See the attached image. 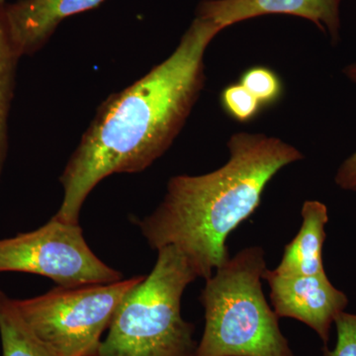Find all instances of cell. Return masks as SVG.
Listing matches in <instances>:
<instances>
[{
  "instance_id": "cell-7",
  "label": "cell",
  "mask_w": 356,
  "mask_h": 356,
  "mask_svg": "<svg viewBox=\"0 0 356 356\" xmlns=\"http://www.w3.org/2000/svg\"><path fill=\"white\" fill-rule=\"evenodd\" d=\"M264 280L270 289L269 297L278 318L303 323L327 346L332 325L348 304L346 295L332 285L327 273L282 275L266 269Z\"/></svg>"
},
{
  "instance_id": "cell-2",
  "label": "cell",
  "mask_w": 356,
  "mask_h": 356,
  "mask_svg": "<svg viewBox=\"0 0 356 356\" xmlns=\"http://www.w3.org/2000/svg\"><path fill=\"white\" fill-rule=\"evenodd\" d=\"M228 149V161L214 172L170 178L156 209L136 222L149 248L175 245L205 280L229 259V236L254 214L267 184L304 159L264 134H234Z\"/></svg>"
},
{
  "instance_id": "cell-13",
  "label": "cell",
  "mask_w": 356,
  "mask_h": 356,
  "mask_svg": "<svg viewBox=\"0 0 356 356\" xmlns=\"http://www.w3.org/2000/svg\"><path fill=\"white\" fill-rule=\"evenodd\" d=\"M241 84L261 102L262 106H268L280 100L282 95V83L273 70L264 67H254L243 72Z\"/></svg>"
},
{
  "instance_id": "cell-11",
  "label": "cell",
  "mask_w": 356,
  "mask_h": 356,
  "mask_svg": "<svg viewBox=\"0 0 356 356\" xmlns=\"http://www.w3.org/2000/svg\"><path fill=\"white\" fill-rule=\"evenodd\" d=\"M2 356H57L35 334L15 301L0 290Z\"/></svg>"
},
{
  "instance_id": "cell-5",
  "label": "cell",
  "mask_w": 356,
  "mask_h": 356,
  "mask_svg": "<svg viewBox=\"0 0 356 356\" xmlns=\"http://www.w3.org/2000/svg\"><path fill=\"white\" fill-rule=\"evenodd\" d=\"M145 276L111 283L56 287L14 300L37 337L57 356H97L103 332L126 294Z\"/></svg>"
},
{
  "instance_id": "cell-12",
  "label": "cell",
  "mask_w": 356,
  "mask_h": 356,
  "mask_svg": "<svg viewBox=\"0 0 356 356\" xmlns=\"http://www.w3.org/2000/svg\"><path fill=\"white\" fill-rule=\"evenodd\" d=\"M18 58L9 41L0 13V170L6 154L7 119L13 97L14 74Z\"/></svg>"
},
{
  "instance_id": "cell-4",
  "label": "cell",
  "mask_w": 356,
  "mask_h": 356,
  "mask_svg": "<svg viewBox=\"0 0 356 356\" xmlns=\"http://www.w3.org/2000/svg\"><path fill=\"white\" fill-rule=\"evenodd\" d=\"M196 278L177 247L159 250L152 273L119 304L97 356H195L194 325L182 318L181 300Z\"/></svg>"
},
{
  "instance_id": "cell-3",
  "label": "cell",
  "mask_w": 356,
  "mask_h": 356,
  "mask_svg": "<svg viewBox=\"0 0 356 356\" xmlns=\"http://www.w3.org/2000/svg\"><path fill=\"white\" fill-rule=\"evenodd\" d=\"M266 252L243 248L206 280L205 325L195 356H295L262 289Z\"/></svg>"
},
{
  "instance_id": "cell-6",
  "label": "cell",
  "mask_w": 356,
  "mask_h": 356,
  "mask_svg": "<svg viewBox=\"0 0 356 356\" xmlns=\"http://www.w3.org/2000/svg\"><path fill=\"white\" fill-rule=\"evenodd\" d=\"M9 271L37 274L65 288L122 280L91 250L79 224L55 217L35 231L0 240V273Z\"/></svg>"
},
{
  "instance_id": "cell-9",
  "label": "cell",
  "mask_w": 356,
  "mask_h": 356,
  "mask_svg": "<svg viewBox=\"0 0 356 356\" xmlns=\"http://www.w3.org/2000/svg\"><path fill=\"white\" fill-rule=\"evenodd\" d=\"M341 0H202L198 4L196 16L213 21L226 29L243 21L284 14L305 18L327 30L332 41L339 40Z\"/></svg>"
},
{
  "instance_id": "cell-8",
  "label": "cell",
  "mask_w": 356,
  "mask_h": 356,
  "mask_svg": "<svg viewBox=\"0 0 356 356\" xmlns=\"http://www.w3.org/2000/svg\"><path fill=\"white\" fill-rule=\"evenodd\" d=\"M105 0H18L2 7V21L18 57L32 55L48 43L67 18L92 10Z\"/></svg>"
},
{
  "instance_id": "cell-1",
  "label": "cell",
  "mask_w": 356,
  "mask_h": 356,
  "mask_svg": "<svg viewBox=\"0 0 356 356\" xmlns=\"http://www.w3.org/2000/svg\"><path fill=\"white\" fill-rule=\"evenodd\" d=\"M222 30L196 16L170 57L99 105L60 175L64 194L53 217L79 224L99 182L115 173L144 172L165 154L203 90L205 51Z\"/></svg>"
},
{
  "instance_id": "cell-17",
  "label": "cell",
  "mask_w": 356,
  "mask_h": 356,
  "mask_svg": "<svg viewBox=\"0 0 356 356\" xmlns=\"http://www.w3.org/2000/svg\"><path fill=\"white\" fill-rule=\"evenodd\" d=\"M4 6H6V0H0V9Z\"/></svg>"
},
{
  "instance_id": "cell-16",
  "label": "cell",
  "mask_w": 356,
  "mask_h": 356,
  "mask_svg": "<svg viewBox=\"0 0 356 356\" xmlns=\"http://www.w3.org/2000/svg\"><path fill=\"white\" fill-rule=\"evenodd\" d=\"M344 74L356 83V63L343 70ZM334 181L339 188L346 191H356V152L346 159L337 170Z\"/></svg>"
},
{
  "instance_id": "cell-14",
  "label": "cell",
  "mask_w": 356,
  "mask_h": 356,
  "mask_svg": "<svg viewBox=\"0 0 356 356\" xmlns=\"http://www.w3.org/2000/svg\"><path fill=\"white\" fill-rule=\"evenodd\" d=\"M221 105L231 118L242 123L252 120L262 107L261 102L241 83L231 84L222 91Z\"/></svg>"
},
{
  "instance_id": "cell-15",
  "label": "cell",
  "mask_w": 356,
  "mask_h": 356,
  "mask_svg": "<svg viewBox=\"0 0 356 356\" xmlns=\"http://www.w3.org/2000/svg\"><path fill=\"white\" fill-rule=\"evenodd\" d=\"M337 343L334 350L323 348V356H356V314L341 312L334 320Z\"/></svg>"
},
{
  "instance_id": "cell-10",
  "label": "cell",
  "mask_w": 356,
  "mask_h": 356,
  "mask_svg": "<svg viewBox=\"0 0 356 356\" xmlns=\"http://www.w3.org/2000/svg\"><path fill=\"white\" fill-rule=\"evenodd\" d=\"M302 225L298 234L287 243L280 264L273 269L282 275H314L325 273L323 248L329 222V211L324 203L307 200L302 206Z\"/></svg>"
}]
</instances>
